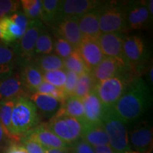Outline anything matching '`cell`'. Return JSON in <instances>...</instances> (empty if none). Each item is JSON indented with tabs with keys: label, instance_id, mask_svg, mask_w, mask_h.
Masks as SVG:
<instances>
[{
	"label": "cell",
	"instance_id": "6da1fadb",
	"mask_svg": "<svg viewBox=\"0 0 153 153\" xmlns=\"http://www.w3.org/2000/svg\"><path fill=\"white\" fill-rule=\"evenodd\" d=\"M152 95L150 87L141 78H136L114 106L125 123L136 120L151 106Z\"/></svg>",
	"mask_w": 153,
	"mask_h": 153
},
{
	"label": "cell",
	"instance_id": "7a4b0ae2",
	"mask_svg": "<svg viewBox=\"0 0 153 153\" xmlns=\"http://www.w3.org/2000/svg\"><path fill=\"white\" fill-rule=\"evenodd\" d=\"M38 109L29 99L20 97L15 101L11 114V133L17 141L28 135L38 125Z\"/></svg>",
	"mask_w": 153,
	"mask_h": 153
},
{
	"label": "cell",
	"instance_id": "3957f363",
	"mask_svg": "<svg viewBox=\"0 0 153 153\" xmlns=\"http://www.w3.org/2000/svg\"><path fill=\"white\" fill-rule=\"evenodd\" d=\"M126 123L115 111L114 106L104 108L101 125L109 139V145L116 153L131 151Z\"/></svg>",
	"mask_w": 153,
	"mask_h": 153
},
{
	"label": "cell",
	"instance_id": "277c9868",
	"mask_svg": "<svg viewBox=\"0 0 153 153\" xmlns=\"http://www.w3.org/2000/svg\"><path fill=\"white\" fill-rule=\"evenodd\" d=\"M134 73L120 74L96 85L94 91L104 108L114 106L136 78Z\"/></svg>",
	"mask_w": 153,
	"mask_h": 153
},
{
	"label": "cell",
	"instance_id": "5b68a950",
	"mask_svg": "<svg viewBox=\"0 0 153 153\" xmlns=\"http://www.w3.org/2000/svg\"><path fill=\"white\" fill-rule=\"evenodd\" d=\"M97 10L101 33H122L127 30L123 2L104 1Z\"/></svg>",
	"mask_w": 153,
	"mask_h": 153
},
{
	"label": "cell",
	"instance_id": "8992f818",
	"mask_svg": "<svg viewBox=\"0 0 153 153\" xmlns=\"http://www.w3.org/2000/svg\"><path fill=\"white\" fill-rule=\"evenodd\" d=\"M48 128L68 145L81 139L84 125L81 120L68 116L55 115L46 123Z\"/></svg>",
	"mask_w": 153,
	"mask_h": 153
},
{
	"label": "cell",
	"instance_id": "52a82bcc",
	"mask_svg": "<svg viewBox=\"0 0 153 153\" xmlns=\"http://www.w3.org/2000/svg\"><path fill=\"white\" fill-rule=\"evenodd\" d=\"M124 8L127 29L144 30L150 27L152 17L149 12L146 1H128L124 3Z\"/></svg>",
	"mask_w": 153,
	"mask_h": 153
},
{
	"label": "cell",
	"instance_id": "ba28073f",
	"mask_svg": "<svg viewBox=\"0 0 153 153\" xmlns=\"http://www.w3.org/2000/svg\"><path fill=\"white\" fill-rule=\"evenodd\" d=\"M43 25L41 20L30 21L27 29L22 37L16 42L14 51L25 60L31 59L34 56L36 43L38 38L43 33Z\"/></svg>",
	"mask_w": 153,
	"mask_h": 153
},
{
	"label": "cell",
	"instance_id": "9c48e42d",
	"mask_svg": "<svg viewBox=\"0 0 153 153\" xmlns=\"http://www.w3.org/2000/svg\"><path fill=\"white\" fill-rule=\"evenodd\" d=\"M123 51L128 62L134 73L138 74L146 60V48L145 42L140 36L129 35L124 36Z\"/></svg>",
	"mask_w": 153,
	"mask_h": 153
},
{
	"label": "cell",
	"instance_id": "30bf717a",
	"mask_svg": "<svg viewBox=\"0 0 153 153\" xmlns=\"http://www.w3.org/2000/svg\"><path fill=\"white\" fill-rule=\"evenodd\" d=\"M91 72L96 85L120 74L130 72L134 73L131 68L124 62L108 57H105L98 65L91 70Z\"/></svg>",
	"mask_w": 153,
	"mask_h": 153
},
{
	"label": "cell",
	"instance_id": "8fae6325",
	"mask_svg": "<svg viewBox=\"0 0 153 153\" xmlns=\"http://www.w3.org/2000/svg\"><path fill=\"white\" fill-rule=\"evenodd\" d=\"M123 38L122 33H101L98 38V42L105 57L116 59L130 67L124 54Z\"/></svg>",
	"mask_w": 153,
	"mask_h": 153
},
{
	"label": "cell",
	"instance_id": "7c38bea8",
	"mask_svg": "<svg viewBox=\"0 0 153 153\" xmlns=\"http://www.w3.org/2000/svg\"><path fill=\"white\" fill-rule=\"evenodd\" d=\"M52 26L55 36L66 40L74 49L79 45L84 38L76 19L59 16Z\"/></svg>",
	"mask_w": 153,
	"mask_h": 153
},
{
	"label": "cell",
	"instance_id": "4fadbf2b",
	"mask_svg": "<svg viewBox=\"0 0 153 153\" xmlns=\"http://www.w3.org/2000/svg\"><path fill=\"white\" fill-rule=\"evenodd\" d=\"M101 2L97 0L61 1L59 16L78 19L80 16L97 9L102 4Z\"/></svg>",
	"mask_w": 153,
	"mask_h": 153
},
{
	"label": "cell",
	"instance_id": "5bb4252c",
	"mask_svg": "<svg viewBox=\"0 0 153 153\" xmlns=\"http://www.w3.org/2000/svg\"><path fill=\"white\" fill-rule=\"evenodd\" d=\"M74 50L82 57L90 71L98 65L105 57L97 39L84 37L79 45Z\"/></svg>",
	"mask_w": 153,
	"mask_h": 153
},
{
	"label": "cell",
	"instance_id": "9a60e30c",
	"mask_svg": "<svg viewBox=\"0 0 153 153\" xmlns=\"http://www.w3.org/2000/svg\"><path fill=\"white\" fill-rule=\"evenodd\" d=\"M85 108L82 123L85 125L101 124L104 107L97 97L94 89L82 99Z\"/></svg>",
	"mask_w": 153,
	"mask_h": 153
},
{
	"label": "cell",
	"instance_id": "2e32d148",
	"mask_svg": "<svg viewBox=\"0 0 153 153\" xmlns=\"http://www.w3.org/2000/svg\"><path fill=\"white\" fill-rule=\"evenodd\" d=\"M28 135L32 138L36 140L45 149L53 148L62 149V150L70 149V145L64 143L62 140L55 135L48 128L46 123L38 124Z\"/></svg>",
	"mask_w": 153,
	"mask_h": 153
},
{
	"label": "cell",
	"instance_id": "e0dca14e",
	"mask_svg": "<svg viewBox=\"0 0 153 153\" xmlns=\"http://www.w3.org/2000/svg\"><path fill=\"white\" fill-rule=\"evenodd\" d=\"M25 91L20 76H11L0 80V102L16 100L24 97Z\"/></svg>",
	"mask_w": 153,
	"mask_h": 153
},
{
	"label": "cell",
	"instance_id": "ac0fdd59",
	"mask_svg": "<svg viewBox=\"0 0 153 153\" xmlns=\"http://www.w3.org/2000/svg\"><path fill=\"white\" fill-rule=\"evenodd\" d=\"M130 141L137 152L144 153L150 148L152 143V128L147 123H140L130 134Z\"/></svg>",
	"mask_w": 153,
	"mask_h": 153
},
{
	"label": "cell",
	"instance_id": "d6986e66",
	"mask_svg": "<svg viewBox=\"0 0 153 153\" xmlns=\"http://www.w3.org/2000/svg\"><path fill=\"white\" fill-rule=\"evenodd\" d=\"M77 23L80 31L84 37L98 40L101 32L99 27L97 9L80 16L77 19Z\"/></svg>",
	"mask_w": 153,
	"mask_h": 153
},
{
	"label": "cell",
	"instance_id": "ffe728a7",
	"mask_svg": "<svg viewBox=\"0 0 153 153\" xmlns=\"http://www.w3.org/2000/svg\"><path fill=\"white\" fill-rule=\"evenodd\" d=\"M84 125L81 139L92 147L110 145L109 139L101 124Z\"/></svg>",
	"mask_w": 153,
	"mask_h": 153
},
{
	"label": "cell",
	"instance_id": "44dd1931",
	"mask_svg": "<svg viewBox=\"0 0 153 153\" xmlns=\"http://www.w3.org/2000/svg\"><path fill=\"white\" fill-rule=\"evenodd\" d=\"M20 76L24 88L33 93L43 82V73L37 66L31 63L25 65Z\"/></svg>",
	"mask_w": 153,
	"mask_h": 153
},
{
	"label": "cell",
	"instance_id": "7402d4cb",
	"mask_svg": "<svg viewBox=\"0 0 153 153\" xmlns=\"http://www.w3.org/2000/svg\"><path fill=\"white\" fill-rule=\"evenodd\" d=\"M29 99L42 113L46 116H54L62 106V103L50 96L34 92L30 96Z\"/></svg>",
	"mask_w": 153,
	"mask_h": 153
},
{
	"label": "cell",
	"instance_id": "603a6c76",
	"mask_svg": "<svg viewBox=\"0 0 153 153\" xmlns=\"http://www.w3.org/2000/svg\"><path fill=\"white\" fill-rule=\"evenodd\" d=\"M24 33V30L15 24L9 16L0 19V39L3 43H16Z\"/></svg>",
	"mask_w": 153,
	"mask_h": 153
},
{
	"label": "cell",
	"instance_id": "cb8c5ba5",
	"mask_svg": "<svg viewBox=\"0 0 153 153\" xmlns=\"http://www.w3.org/2000/svg\"><path fill=\"white\" fill-rule=\"evenodd\" d=\"M57 116H68L82 120L85 116V108L81 99L72 96L63 102L62 106L56 113Z\"/></svg>",
	"mask_w": 153,
	"mask_h": 153
},
{
	"label": "cell",
	"instance_id": "d4e9b609",
	"mask_svg": "<svg viewBox=\"0 0 153 153\" xmlns=\"http://www.w3.org/2000/svg\"><path fill=\"white\" fill-rule=\"evenodd\" d=\"M34 65L37 66L43 73L65 69L62 59L57 55L52 53L40 55L39 57H36Z\"/></svg>",
	"mask_w": 153,
	"mask_h": 153
},
{
	"label": "cell",
	"instance_id": "484cf974",
	"mask_svg": "<svg viewBox=\"0 0 153 153\" xmlns=\"http://www.w3.org/2000/svg\"><path fill=\"white\" fill-rule=\"evenodd\" d=\"M61 1L43 0L42 1L41 21L48 25H52L59 16Z\"/></svg>",
	"mask_w": 153,
	"mask_h": 153
},
{
	"label": "cell",
	"instance_id": "4316f807",
	"mask_svg": "<svg viewBox=\"0 0 153 153\" xmlns=\"http://www.w3.org/2000/svg\"><path fill=\"white\" fill-rule=\"evenodd\" d=\"M16 53L7 44L0 42V74H9L14 68Z\"/></svg>",
	"mask_w": 153,
	"mask_h": 153
},
{
	"label": "cell",
	"instance_id": "83f0119b",
	"mask_svg": "<svg viewBox=\"0 0 153 153\" xmlns=\"http://www.w3.org/2000/svg\"><path fill=\"white\" fill-rule=\"evenodd\" d=\"M15 101L16 100L0 102V123L2 126L8 138L11 140L13 142H18L11 133V114Z\"/></svg>",
	"mask_w": 153,
	"mask_h": 153
},
{
	"label": "cell",
	"instance_id": "f1b7e54d",
	"mask_svg": "<svg viewBox=\"0 0 153 153\" xmlns=\"http://www.w3.org/2000/svg\"><path fill=\"white\" fill-rule=\"evenodd\" d=\"M95 86V81L91 72L82 74L79 76V79L76 83L73 96L82 99L84 97L94 91Z\"/></svg>",
	"mask_w": 153,
	"mask_h": 153
},
{
	"label": "cell",
	"instance_id": "f546056e",
	"mask_svg": "<svg viewBox=\"0 0 153 153\" xmlns=\"http://www.w3.org/2000/svg\"><path fill=\"white\" fill-rule=\"evenodd\" d=\"M63 63L66 70L73 72L79 76L86 72H91L76 50H74L70 56L63 60Z\"/></svg>",
	"mask_w": 153,
	"mask_h": 153
},
{
	"label": "cell",
	"instance_id": "4dcf8cb0",
	"mask_svg": "<svg viewBox=\"0 0 153 153\" xmlns=\"http://www.w3.org/2000/svg\"><path fill=\"white\" fill-rule=\"evenodd\" d=\"M20 3L23 12L30 21L41 20L42 0H22Z\"/></svg>",
	"mask_w": 153,
	"mask_h": 153
},
{
	"label": "cell",
	"instance_id": "1f68e13d",
	"mask_svg": "<svg viewBox=\"0 0 153 153\" xmlns=\"http://www.w3.org/2000/svg\"><path fill=\"white\" fill-rule=\"evenodd\" d=\"M53 38L50 34L43 32L38 38L36 43L34 55H48L53 52Z\"/></svg>",
	"mask_w": 153,
	"mask_h": 153
},
{
	"label": "cell",
	"instance_id": "d6a6232c",
	"mask_svg": "<svg viewBox=\"0 0 153 153\" xmlns=\"http://www.w3.org/2000/svg\"><path fill=\"white\" fill-rule=\"evenodd\" d=\"M36 92L52 97L55 99H57V101H60L62 104H63V102L68 98V97L65 93L63 89L55 87V86L44 81L38 87Z\"/></svg>",
	"mask_w": 153,
	"mask_h": 153
},
{
	"label": "cell",
	"instance_id": "836d02e7",
	"mask_svg": "<svg viewBox=\"0 0 153 153\" xmlns=\"http://www.w3.org/2000/svg\"><path fill=\"white\" fill-rule=\"evenodd\" d=\"M66 79L67 74L65 69L46 72L43 73L44 82H46L55 87L60 88V89H62L64 87Z\"/></svg>",
	"mask_w": 153,
	"mask_h": 153
},
{
	"label": "cell",
	"instance_id": "e575fe53",
	"mask_svg": "<svg viewBox=\"0 0 153 153\" xmlns=\"http://www.w3.org/2000/svg\"><path fill=\"white\" fill-rule=\"evenodd\" d=\"M53 50H55V52L56 53L55 55L64 60L72 54L74 48L66 40L56 36L55 41L53 43Z\"/></svg>",
	"mask_w": 153,
	"mask_h": 153
},
{
	"label": "cell",
	"instance_id": "d590c367",
	"mask_svg": "<svg viewBox=\"0 0 153 153\" xmlns=\"http://www.w3.org/2000/svg\"><path fill=\"white\" fill-rule=\"evenodd\" d=\"M21 143L28 153H45V148L28 135L20 140Z\"/></svg>",
	"mask_w": 153,
	"mask_h": 153
},
{
	"label": "cell",
	"instance_id": "8d00e7d4",
	"mask_svg": "<svg viewBox=\"0 0 153 153\" xmlns=\"http://www.w3.org/2000/svg\"><path fill=\"white\" fill-rule=\"evenodd\" d=\"M67 79L65 84L63 87V90L68 97L73 96L74 90H75L76 83H77L79 75L72 71L66 70Z\"/></svg>",
	"mask_w": 153,
	"mask_h": 153
},
{
	"label": "cell",
	"instance_id": "74e56055",
	"mask_svg": "<svg viewBox=\"0 0 153 153\" xmlns=\"http://www.w3.org/2000/svg\"><path fill=\"white\" fill-rule=\"evenodd\" d=\"M21 3L19 1L13 0H0V11L3 16H7V15H11L15 12L19 11L20 8Z\"/></svg>",
	"mask_w": 153,
	"mask_h": 153
},
{
	"label": "cell",
	"instance_id": "f35d334b",
	"mask_svg": "<svg viewBox=\"0 0 153 153\" xmlns=\"http://www.w3.org/2000/svg\"><path fill=\"white\" fill-rule=\"evenodd\" d=\"M69 150L70 153H95L93 147L82 139L72 144Z\"/></svg>",
	"mask_w": 153,
	"mask_h": 153
},
{
	"label": "cell",
	"instance_id": "ab89813d",
	"mask_svg": "<svg viewBox=\"0 0 153 153\" xmlns=\"http://www.w3.org/2000/svg\"><path fill=\"white\" fill-rule=\"evenodd\" d=\"M9 16V18H10L15 24L18 25L19 27L22 28L23 30L26 31V29H27L28 24H29L30 20L26 16V15L24 14L23 11H19Z\"/></svg>",
	"mask_w": 153,
	"mask_h": 153
},
{
	"label": "cell",
	"instance_id": "60d3db41",
	"mask_svg": "<svg viewBox=\"0 0 153 153\" xmlns=\"http://www.w3.org/2000/svg\"><path fill=\"white\" fill-rule=\"evenodd\" d=\"M5 153H28L24 147L16 142H12L7 146Z\"/></svg>",
	"mask_w": 153,
	"mask_h": 153
},
{
	"label": "cell",
	"instance_id": "b9f144b4",
	"mask_svg": "<svg viewBox=\"0 0 153 153\" xmlns=\"http://www.w3.org/2000/svg\"><path fill=\"white\" fill-rule=\"evenodd\" d=\"M95 153H116L110 145H101L93 147Z\"/></svg>",
	"mask_w": 153,
	"mask_h": 153
},
{
	"label": "cell",
	"instance_id": "7bdbcfd3",
	"mask_svg": "<svg viewBox=\"0 0 153 153\" xmlns=\"http://www.w3.org/2000/svg\"><path fill=\"white\" fill-rule=\"evenodd\" d=\"M7 139H9L8 137H7V134H6L2 126L0 123V150L4 146Z\"/></svg>",
	"mask_w": 153,
	"mask_h": 153
},
{
	"label": "cell",
	"instance_id": "ee69618b",
	"mask_svg": "<svg viewBox=\"0 0 153 153\" xmlns=\"http://www.w3.org/2000/svg\"><path fill=\"white\" fill-rule=\"evenodd\" d=\"M70 150V149H69ZM69 150H62V149H45V153H70Z\"/></svg>",
	"mask_w": 153,
	"mask_h": 153
},
{
	"label": "cell",
	"instance_id": "f6af8a7d",
	"mask_svg": "<svg viewBox=\"0 0 153 153\" xmlns=\"http://www.w3.org/2000/svg\"><path fill=\"white\" fill-rule=\"evenodd\" d=\"M147 6H148V9L150 12V16L152 17L153 16V1L152 0H149L147 3Z\"/></svg>",
	"mask_w": 153,
	"mask_h": 153
},
{
	"label": "cell",
	"instance_id": "bcb514c9",
	"mask_svg": "<svg viewBox=\"0 0 153 153\" xmlns=\"http://www.w3.org/2000/svg\"><path fill=\"white\" fill-rule=\"evenodd\" d=\"M152 72H153V69L152 66H151L150 72H149V78H150V81L151 82V84L153 83V76H152Z\"/></svg>",
	"mask_w": 153,
	"mask_h": 153
},
{
	"label": "cell",
	"instance_id": "7dc6e473",
	"mask_svg": "<svg viewBox=\"0 0 153 153\" xmlns=\"http://www.w3.org/2000/svg\"><path fill=\"white\" fill-rule=\"evenodd\" d=\"M126 153H140V152H137V151H129V152H127Z\"/></svg>",
	"mask_w": 153,
	"mask_h": 153
},
{
	"label": "cell",
	"instance_id": "c3c4849f",
	"mask_svg": "<svg viewBox=\"0 0 153 153\" xmlns=\"http://www.w3.org/2000/svg\"><path fill=\"white\" fill-rule=\"evenodd\" d=\"M0 153H1V152H0Z\"/></svg>",
	"mask_w": 153,
	"mask_h": 153
}]
</instances>
